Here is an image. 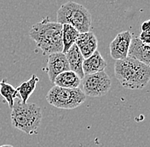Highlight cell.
<instances>
[{"mask_svg": "<svg viewBox=\"0 0 150 147\" xmlns=\"http://www.w3.org/2000/svg\"><path fill=\"white\" fill-rule=\"evenodd\" d=\"M29 36L44 55L62 53V25L50 21L48 17L34 24L29 32Z\"/></svg>", "mask_w": 150, "mask_h": 147, "instance_id": "cell-1", "label": "cell"}, {"mask_svg": "<svg viewBox=\"0 0 150 147\" xmlns=\"http://www.w3.org/2000/svg\"><path fill=\"white\" fill-rule=\"evenodd\" d=\"M114 75L122 86L128 89H142L150 80L149 65L130 57L116 60Z\"/></svg>", "mask_w": 150, "mask_h": 147, "instance_id": "cell-2", "label": "cell"}, {"mask_svg": "<svg viewBox=\"0 0 150 147\" xmlns=\"http://www.w3.org/2000/svg\"><path fill=\"white\" fill-rule=\"evenodd\" d=\"M12 127L29 135L37 134L41 124L42 110L34 103L22 104L19 98L14 101L10 115Z\"/></svg>", "mask_w": 150, "mask_h": 147, "instance_id": "cell-3", "label": "cell"}, {"mask_svg": "<svg viewBox=\"0 0 150 147\" xmlns=\"http://www.w3.org/2000/svg\"><path fill=\"white\" fill-rule=\"evenodd\" d=\"M57 23L69 25L79 33L90 32L91 27V15L83 5L68 1L57 11Z\"/></svg>", "mask_w": 150, "mask_h": 147, "instance_id": "cell-4", "label": "cell"}, {"mask_svg": "<svg viewBox=\"0 0 150 147\" xmlns=\"http://www.w3.org/2000/svg\"><path fill=\"white\" fill-rule=\"evenodd\" d=\"M86 96L80 89H65L54 86L47 93L46 101L49 104L59 109L72 110L81 106Z\"/></svg>", "mask_w": 150, "mask_h": 147, "instance_id": "cell-5", "label": "cell"}, {"mask_svg": "<svg viewBox=\"0 0 150 147\" xmlns=\"http://www.w3.org/2000/svg\"><path fill=\"white\" fill-rule=\"evenodd\" d=\"M81 91L85 96L103 97L111 89V79L104 72L85 75L81 79Z\"/></svg>", "mask_w": 150, "mask_h": 147, "instance_id": "cell-6", "label": "cell"}, {"mask_svg": "<svg viewBox=\"0 0 150 147\" xmlns=\"http://www.w3.org/2000/svg\"><path fill=\"white\" fill-rule=\"evenodd\" d=\"M131 38L132 34L130 32V31L120 32L113 38L109 45L110 55L113 60H120L127 57Z\"/></svg>", "mask_w": 150, "mask_h": 147, "instance_id": "cell-7", "label": "cell"}, {"mask_svg": "<svg viewBox=\"0 0 150 147\" xmlns=\"http://www.w3.org/2000/svg\"><path fill=\"white\" fill-rule=\"evenodd\" d=\"M67 71H70V69L65 54L55 53L49 55L47 60V73L51 83H54L56 77Z\"/></svg>", "mask_w": 150, "mask_h": 147, "instance_id": "cell-8", "label": "cell"}, {"mask_svg": "<svg viewBox=\"0 0 150 147\" xmlns=\"http://www.w3.org/2000/svg\"><path fill=\"white\" fill-rule=\"evenodd\" d=\"M127 57L132 58L143 64L149 65V45L143 44L138 37H133L131 38Z\"/></svg>", "mask_w": 150, "mask_h": 147, "instance_id": "cell-9", "label": "cell"}, {"mask_svg": "<svg viewBox=\"0 0 150 147\" xmlns=\"http://www.w3.org/2000/svg\"><path fill=\"white\" fill-rule=\"evenodd\" d=\"M75 44L79 49L84 59H87L97 50L98 41L93 32H88L85 33H80L75 42Z\"/></svg>", "mask_w": 150, "mask_h": 147, "instance_id": "cell-10", "label": "cell"}, {"mask_svg": "<svg viewBox=\"0 0 150 147\" xmlns=\"http://www.w3.org/2000/svg\"><path fill=\"white\" fill-rule=\"evenodd\" d=\"M106 67H107V62L101 55L100 52L97 50L95 51L93 55H91L89 58L84 59L82 65L84 76L104 72Z\"/></svg>", "mask_w": 150, "mask_h": 147, "instance_id": "cell-11", "label": "cell"}, {"mask_svg": "<svg viewBox=\"0 0 150 147\" xmlns=\"http://www.w3.org/2000/svg\"><path fill=\"white\" fill-rule=\"evenodd\" d=\"M66 59L67 60V63L69 65L70 71L76 73L80 79H82L84 77L82 65L84 62V57L82 56L79 49L76 44H74L67 52H66Z\"/></svg>", "mask_w": 150, "mask_h": 147, "instance_id": "cell-12", "label": "cell"}, {"mask_svg": "<svg viewBox=\"0 0 150 147\" xmlns=\"http://www.w3.org/2000/svg\"><path fill=\"white\" fill-rule=\"evenodd\" d=\"M81 79L72 71H67L56 77L55 86L65 89H79Z\"/></svg>", "mask_w": 150, "mask_h": 147, "instance_id": "cell-13", "label": "cell"}, {"mask_svg": "<svg viewBox=\"0 0 150 147\" xmlns=\"http://www.w3.org/2000/svg\"><path fill=\"white\" fill-rule=\"evenodd\" d=\"M38 82L39 78L33 74L29 80L22 82L17 88H16L18 92L19 99L21 100L22 104H27L30 95L35 90L36 85Z\"/></svg>", "mask_w": 150, "mask_h": 147, "instance_id": "cell-14", "label": "cell"}, {"mask_svg": "<svg viewBox=\"0 0 150 147\" xmlns=\"http://www.w3.org/2000/svg\"><path fill=\"white\" fill-rule=\"evenodd\" d=\"M79 32L72 27L69 25L64 24L62 25V53L66 54V52L75 44V42L78 37L79 36Z\"/></svg>", "mask_w": 150, "mask_h": 147, "instance_id": "cell-15", "label": "cell"}, {"mask_svg": "<svg viewBox=\"0 0 150 147\" xmlns=\"http://www.w3.org/2000/svg\"><path fill=\"white\" fill-rule=\"evenodd\" d=\"M0 95L8 103L9 108L12 109L14 106V101L19 98V94L16 88L7 83L6 79H3L0 82Z\"/></svg>", "mask_w": 150, "mask_h": 147, "instance_id": "cell-16", "label": "cell"}, {"mask_svg": "<svg viewBox=\"0 0 150 147\" xmlns=\"http://www.w3.org/2000/svg\"><path fill=\"white\" fill-rule=\"evenodd\" d=\"M138 37L143 44L149 45V32H141L140 37Z\"/></svg>", "mask_w": 150, "mask_h": 147, "instance_id": "cell-17", "label": "cell"}, {"mask_svg": "<svg viewBox=\"0 0 150 147\" xmlns=\"http://www.w3.org/2000/svg\"><path fill=\"white\" fill-rule=\"evenodd\" d=\"M142 32H149V20H146L142 24Z\"/></svg>", "mask_w": 150, "mask_h": 147, "instance_id": "cell-18", "label": "cell"}, {"mask_svg": "<svg viewBox=\"0 0 150 147\" xmlns=\"http://www.w3.org/2000/svg\"><path fill=\"white\" fill-rule=\"evenodd\" d=\"M0 147H14V146H12L11 145H4V146H1Z\"/></svg>", "mask_w": 150, "mask_h": 147, "instance_id": "cell-19", "label": "cell"}]
</instances>
